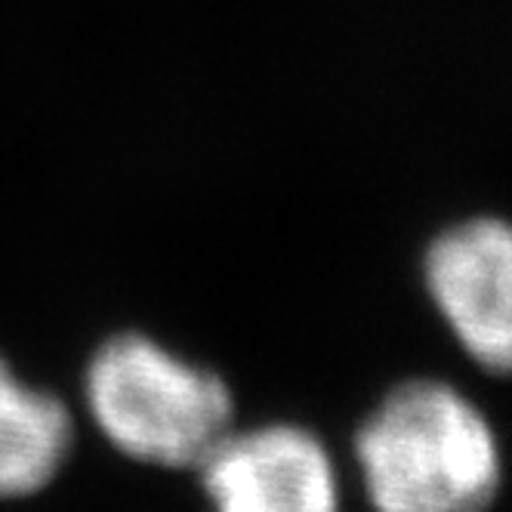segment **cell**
<instances>
[{"label": "cell", "instance_id": "1", "mask_svg": "<svg viewBox=\"0 0 512 512\" xmlns=\"http://www.w3.org/2000/svg\"><path fill=\"white\" fill-rule=\"evenodd\" d=\"M374 512H491L503 451L482 408L445 380H405L355 432Z\"/></svg>", "mask_w": 512, "mask_h": 512}, {"label": "cell", "instance_id": "2", "mask_svg": "<svg viewBox=\"0 0 512 512\" xmlns=\"http://www.w3.org/2000/svg\"><path fill=\"white\" fill-rule=\"evenodd\" d=\"M84 401L115 451L164 469H198L235 420L223 377L136 331L90 355Z\"/></svg>", "mask_w": 512, "mask_h": 512}, {"label": "cell", "instance_id": "3", "mask_svg": "<svg viewBox=\"0 0 512 512\" xmlns=\"http://www.w3.org/2000/svg\"><path fill=\"white\" fill-rule=\"evenodd\" d=\"M426 294L482 371L512 377V219L469 216L423 253Z\"/></svg>", "mask_w": 512, "mask_h": 512}, {"label": "cell", "instance_id": "4", "mask_svg": "<svg viewBox=\"0 0 512 512\" xmlns=\"http://www.w3.org/2000/svg\"><path fill=\"white\" fill-rule=\"evenodd\" d=\"M213 512H340V475L321 438L297 423L229 429L198 466Z\"/></svg>", "mask_w": 512, "mask_h": 512}, {"label": "cell", "instance_id": "5", "mask_svg": "<svg viewBox=\"0 0 512 512\" xmlns=\"http://www.w3.org/2000/svg\"><path fill=\"white\" fill-rule=\"evenodd\" d=\"M75 420L65 401L28 383L0 355V500L44 491L65 466Z\"/></svg>", "mask_w": 512, "mask_h": 512}]
</instances>
